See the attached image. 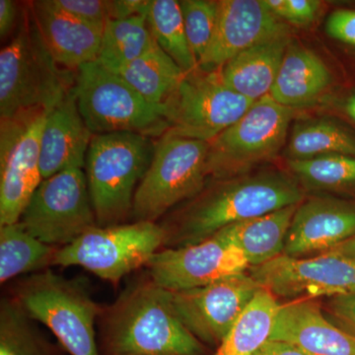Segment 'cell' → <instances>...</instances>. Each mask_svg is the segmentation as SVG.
<instances>
[{
    "label": "cell",
    "instance_id": "obj_27",
    "mask_svg": "<svg viewBox=\"0 0 355 355\" xmlns=\"http://www.w3.org/2000/svg\"><path fill=\"white\" fill-rule=\"evenodd\" d=\"M37 328L36 321L11 296L0 302V355H64Z\"/></svg>",
    "mask_w": 355,
    "mask_h": 355
},
{
    "label": "cell",
    "instance_id": "obj_14",
    "mask_svg": "<svg viewBox=\"0 0 355 355\" xmlns=\"http://www.w3.org/2000/svg\"><path fill=\"white\" fill-rule=\"evenodd\" d=\"M46 113L1 121L0 225L19 222L43 181L40 154Z\"/></svg>",
    "mask_w": 355,
    "mask_h": 355
},
{
    "label": "cell",
    "instance_id": "obj_21",
    "mask_svg": "<svg viewBox=\"0 0 355 355\" xmlns=\"http://www.w3.org/2000/svg\"><path fill=\"white\" fill-rule=\"evenodd\" d=\"M291 44L288 33L242 51L222 67V80L238 94L259 101L270 95Z\"/></svg>",
    "mask_w": 355,
    "mask_h": 355
},
{
    "label": "cell",
    "instance_id": "obj_1",
    "mask_svg": "<svg viewBox=\"0 0 355 355\" xmlns=\"http://www.w3.org/2000/svg\"><path fill=\"white\" fill-rule=\"evenodd\" d=\"M216 181L161 223L165 231L163 249L198 244L236 222L304 200V191L297 180L284 173H260Z\"/></svg>",
    "mask_w": 355,
    "mask_h": 355
},
{
    "label": "cell",
    "instance_id": "obj_33",
    "mask_svg": "<svg viewBox=\"0 0 355 355\" xmlns=\"http://www.w3.org/2000/svg\"><path fill=\"white\" fill-rule=\"evenodd\" d=\"M275 16L295 26H307L316 19L320 2L315 0H263Z\"/></svg>",
    "mask_w": 355,
    "mask_h": 355
},
{
    "label": "cell",
    "instance_id": "obj_6",
    "mask_svg": "<svg viewBox=\"0 0 355 355\" xmlns=\"http://www.w3.org/2000/svg\"><path fill=\"white\" fill-rule=\"evenodd\" d=\"M73 90L81 116L93 135L135 132L160 139L169 130L164 105L146 101L98 60L76 70Z\"/></svg>",
    "mask_w": 355,
    "mask_h": 355
},
{
    "label": "cell",
    "instance_id": "obj_22",
    "mask_svg": "<svg viewBox=\"0 0 355 355\" xmlns=\"http://www.w3.org/2000/svg\"><path fill=\"white\" fill-rule=\"evenodd\" d=\"M331 83L330 70L314 51L291 44L270 96L275 102L295 109L320 99Z\"/></svg>",
    "mask_w": 355,
    "mask_h": 355
},
{
    "label": "cell",
    "instance_id": "obj_17",
    "mask_svg": "<svg viewBox=\"0 0 355 355\" xmlns=\"http://www.w3.org/2000/svg\"><path fill=\"white\" fill-rule=\"evenodd\" d=\"M355 236V202L312 197L299 203L284 254L303 258L328 253Z\"/></svg>",
    "mask_w": 355,
    "mask_h": 355
},
{
    "label": "cell",
    "instance_id": "obj_30",
    "mask_svg": "<svg viewBox=\"0 0 355 355\" xmlns=\"http://www.w3.org/2000/svg\"><path fill=\"white\" fill-rule=\"evenodd\" d=\"M147 24L158 46L184 73L198 69L184 30L181 4L177 0H150Z\"/></svg>",
    "mask_w": 355,
    "mask_h": 355
},
{
    "label": "cell",
    "instance_id": "obj_3",
    "mask_svg": "<svg viewBox=\"0 0 355 355\" xmlns=\"http://www.w3.org/2000/svg\"><path fill=\"white\" fill-rule=\"evenodd\" d=\"M74 81L76 71L62 69L51 58L29 10L17 34L0 51L1 121L46 113Z\"/></svg>",
    "mask_w": 355,
    "mask_h": 355
},
{
    "label": "cell",
    "instance_id": "obj_34",
    "mask_svg": "<svg viewBox=\"0 0 355 355\" xmlns=\"http://www.w3.org/2000/svg\"><path fill=\"white\" fill-rule=\"evenodd\" d=\"M51 6L83 22L103 26L107 21L106 1L101 0H49Z\"/></svg>",
    "mask_w": 355,
    "mask_h": 355
},
{
    "label": "cell",
    "instance_id": "obj_26",
    "mask_svg": "<svg viewBox=\"0 0 355 355\" xmlns=\"http://www.w3.org/2000/svg\"><path fill=\"white\" fill-rule=\"evenodd\" d=\"M279 305L272 292L261 288L214 355H253L270 338Z\"/></svg>",
    "mask_w": 355,
    "mask_h": 355
},
{
    "label": "cell",
    "instance_id": "obj_18",
    "mask_svg": "<svg viewBox=\"0 0 355 355\" xmlns=\"http://www.w3.org/2000/svg\"><path fill=\"white\" fill-rule=\"evenodd\" d=\"M268 340L288 343L305 355H355V338L333 323L316 299L280 304Z\"/></svg>",
    "mask_w": 355,
    "mask_h": 355
},
{
    "label": "cell",
    "instance_id": "obj_12",
    "mask_svg": "<svg viewBox=\"0 0 355 355\" xmlns=\"http://www.w3.org/2000/svg\"><path fill=\"white\" fill-rule=\"evenodd\" d=\"M261 289L247 272L196 288L168 291L184 326L203 345L217 347Z\"/></svg>",
    "mask_w": 355,
    "mask_h": 355
},
{
    "label": "cell",
    "instance_id": "obj_41",
    "mask_svg": "<svg viewBox=\"0 0 355 355\" xmlns=\"http://www.w3.org/2000/svg\"><path fill=\"white\" fill-rule=\"evenodd\" d=\"M345 109H347V114L355 121V94L349 98Z\"/></svg>",
    "mask_w": 355,
    "mask_h": 355
},
{
    "label": "cell",
    "instance_id": "obj_24",
    "mask_svg": "<svg viewBox=\"0 0 355 355\" xmlns=\"http://www.w3.org/2000/svg\"><path fill=\"white\" fill-rule=\"evenodd\" d=\"M113 72L155 105L164 104L187 74L156 42L144 55Z\"/></svg>",
    "mask_w": 355,
    "mask_h": 355
},
{
    "label": "cell",
    "instance_id": "obj_40",
    "mask_svg": "<svg viewBox=\"0 0 355 355\" xmlns=\"http://www.w3.org/2000/svg\"><path fill=\"white\" fill-rule=\"evenodd\" d=\"M328 253L338 254V256L347 257V258L355 260V236L347 242L328 252Z\"/></svg>",
    "mask_w": 355,
    "mask_h": 355
},
{
    "label": "cell",
    "instance_id": "obj_39",
    "mask_svg": "<svg viewBox=\"0 0 355 355\" xmlns=\"http://www.w3.org/2000/svg\"><path fill=\"white\" fill-rule=\"evenodd\" d=\"M253 355H305L291 345L268 340Z\"/></svg>",
    "mask_w": 355,
    "mask_h": 355
},
{
    "label": "cell",
    "instance_id": "obj_16",
    "mask_svg": "<svg viewBox=\"0 0 355 355\" xmlns=\"http://www.w3.org/2000/svg\"><path fill=\"white\" fill-rule=\"evenodd\" d=\"M288 33L287 23L275 16L263 0H220L216 32L198 69L220 71L242 51Z\"/></svg>",
    "mask_w": 355,
    "mask_h": 355
},
{
    "label": "cell",
    "instance_id": "obj_15",
    "mask_svg": "<svg viewBox=\"0 0 355 355\" xmlns=\"http://www.w3.org/2000/svg\"><path fill=\"white\" fill-rule=\"evenodd\" d=\"M146 268L159 286L178 291L247 272L250 266L239 248L216 233L198 244L160 250Z\"/></svg>",
    "mask_w": 355,
    "mask_h": 355
},
{
    "label": "cell",
    "instance_id": "obj_10",
    "mask_svg": "<svg viewBox=\"0 0 355 355\" xmlns=\"http://www.w3.org/2000/svg\"><path fill=\"white\" fill-rule=\"evenodd\" d=\"M254 104L222 80L220 71L187 73L164 103L169 130L184 139L211 141L237 123Z\"/></svg>",
    "mask_w": 355,
    "mask_h": 355
},
{
    "label": "cell",
    "instance_id": "obj_23",
    "mask_svg": "<svg viewBox=\"0 0 355 355\" xmlns=\"http://www.w3.org/2000/svg\"><path fill=\"white\" fill-rule=\"evenodd\" d=\"M297 207L291 205L265 216L236 222L217 233L241 250L250 268L263 265L284 254Z\"/></svg>",
    "mask_w": 355,
    "mask_h": 355
},
{
    "label": "cell",
    "instance_id": "obj_13",
    "mask_svg": "<svg viewBox=\"0 0 355 355\" xmlns=\"http://www.w3.org/2000/svg\"><path fill=\"white\" fill-rule=\"evenodd\" d=\"M248 272L261 288L291 301L355 293V260L335 254L311 258L282 254Z\"/></svg>",
    "mask_w": 355,
    "mask_h": 355
},
{
    "label": "cell",
    "instance_id": "obj_25",
    "mask_svg": "<svg viewBox=\"0 0 355 355\" xmlns=\"http://www.w3.org/2000/svg\"><path fill=\"white\" fill-rule=\"evenodd\" d=\"M58 250L40 241L20 222L0 225V282L49 270Z\"/></svg>",
    "mask_w": 355,
    "mask_h": 355
},
{
    "label": "cell",
    "instance_id": "obj_2",
    "mask_svg": "<svg viewBox=\"0 0 355 355\" xmlns=\"http://www.w3.org/2000/svg\"><path fill=\"white\" fill-rule=\"evenodd\" d=\"M100 355H207L180 321L169 291L148 275L128 284L99 318Z\"/></svg>",
    "mask_w": 355,
    "mask_h": 355
},
{
    "label": "cell",
    "instance_id": "obj_8",
    "mask_svg": "<svg viewBox=\"0 0 355 355\" xmlns=\"http://www.w3.org/2000/svg\"><path fill=\"white\" fill-rule=\"evenodd\" d=\"M164 243V228L157 222L96 226L71 244L58 248L53 266H81L118 286L123 277L147 266Z\"/></svg>",
    "mask_w": 355,
    "mask_h": 355
},
{
    "label": "cell",
    "instance_id": "obj_35",
    "mask_svg": "<svg viewBox=\"0 0 355 355\" xmlns=\"http://www.w3.org/2000/svg\"><path fill=\"white\" fill-rule=\"evenodd\" d=\"M326 312L333 323L355 338V293L329 298Z\"/></svg>",
    "mask_w": 355,
    "mask_h": 355
},
{
    "label": "cell",
    "instance_id": "obj_9",
    "mask_svg": "<svg viewBox=\"0 0 355 355\" xmlns=\"http://www.w3.org/2000/svg\"><path fill=\"white\" fill-rule=\"evenodd\" d=\"M294 109L266 95L237 123L209 141L207 173L214 180L240 177L254 166L272 160L286 141Z\"/></svg>",
    "mask_w": 355,
    "mask_h": 355
},
{
    "label": "cell",
    "instance_id": "obj_5",
    "mask_svg": "<svg viewBox=\"0 0 355 355\" xmlns=\"http://www.w3.org/2000/svg\"><path fill=\"white\" fill-rule=\"evenodd\" d=\"M155 144L135 132L93 135L85 172L98 226L132 219L135 191L153 160Z\"/></svg>",
    "mask_w": 355,
    "mask_h": 355
},
{
    "label": "cell",
    "instance_id": "obj_20",
    "mask_svg": "<svg viewBox=\"0 0 355 355\" xmlns=\"http://www.w3.org/2000/svg\"><path fill=\"white\" fill-rule=\"evenodd\" d=\"M93 133L84 123L77 107L73 87L46 113L41 137L43 180L70 168L85 167Z\"/></svg>",
    "mask_w": 355,
    "mask_h": 355
},
{
    "label": "cell",
    "instance_id": "obj_32",
    "mask_svg": "<svg viewBox=\"0 0 355 355\" xmlns=\"http://www.w3.org/2000/svg\"><path fill=\"white\" fill-rule=\"evenodd\" d=\"M180 4L187 38L198 64H200L209 50L216 32L218 1L183 0Z\"/></svg>",
    "mask_w": 355,
    "mask_h": 355
},
{
    "label": "cell",
    "instance_id": "obj_37",
    "mask_svg": "<svg viewBox=\"0 0 355 355\" xmlns=\"http://www.w3.org/2000/svg\"><path fill=\"white\" fill-rule=\"evenodd\" d=\"M107 20H121L137 15H147L150 0H113L106 1Z\"/></svg>",
    "mask_w": 355,
    "mask_h": 355
},
{
    "label": "cell",
    "instance_id": "obj_28",
    "mask_svg": "<svg viewBox=\"0 0 355 355\" xmlns=\"http://www.w3.org/2000/svg\"><path fill=\"white\" fill-rule=\"evenodd\" d=\"M147 15L107 20L98 62L116 71L151 50L155 40L147 24Z\"/></svg>",
    "mask_w": 355,
    "mask_h": 355
},
{
    "label": "cell",
    "instance_id": "obj_29",
    "mask_svg": "<svg viewBox=\"0 0 355 355\" xmlns=\"http://www.w3.org/2000/svg\"><path fill=\"white\" fill-rule=\"evenodd\" d=\"M355 157V137L329 120L305 121L295 125L286 147L288 160H303L329 155Z\"/></svg>",
    "mask_w": 355,
    "mask_h": 355
},
{
    "label": "cell",
    "instance_id": "obj_36",
    "mask_svg": "<svg viewBox=\"0 0 355 355\" xmlns=\"http://www.w3.org/2000/svg\"><path fill=\"white\" fill-rule=\"evenodd\" d=\"M326 32L331 38L355 46V10L334 11L327 20Z\"/></svg>",
    "mask_w": 355,
    "mask_h": 355
},
{
    "label": "cell",
    "instance_id": "obj_31",
    "mask_svg": "<svg viewBox=\"0 0 355 355\" xmlns=\"http://www.w3.org/2000/svg\"><path fill=\"white\" fill-rule=\"evenodd\" d=\"M293 177L311 191H340L355 187V157L329 154L303 160H288Z\"/></svg>",
    "mask_w": 355,
    "mask_h": 355
},
{
    "label": "cell",
    "instance_id": "obj_19",
    "mask_svg": "<svg viewBox=\"0 0 355 355\" xmlns=\"http://www.w3.org/2000/svg\"><path fill=\"white\" fill-rule=\"evenodd\" d=\"M30 11L49 53L60 67L76 71L83 65L98 60L103 26L83 22L60 12L49 0L33 1Z\"/></svg>",
    "mask_w": 355,
    "mask_h": 355
},
{
    "label": "cell",
    "instance_id": "obj_7",
    "mask_svg": "<svg viewBox=\"0 0 355 355\" xmlns=\"http://www.w3.org/2000/svg\"><path fill=\"white\" fill-rule=\"evenodd\" d=\"M209 144L165 133L135 191L133 221L156 222L180 202L198 196L209 181Z\"/></svg>",
    "mask_w": 355,
    "mask_h": 355
},
{
    "label": "cell",
    "instance_id": "obj_11",
    "mask_svg": "<svg viewBox=\"0 0 355 355\" xmlns=\"http://www.w3.org/2000/svg\"><path fill=\"white\" fill-rule=\"evenodd\" d=\"M19 222L40 241L57 248L98 226L84 169L70 168L44 179Z\"/></svg>",
    "mask_w": 355,
    "mask_h": 355
},
{
    "label": "cell",
    "instance_id": "obj_4",
    "mask_svg": "<svg viewBox=\"0 0 355 355\" xmlns=\"http://www.w3.org/2000/svg\"><path fill=\"white\" fill-rule=\"evenodd\" d=\"M10 296L55 335L67 354L100 355L96 324L104 306L96 302L83 279H67L49 268L21 279Z\"/></svg>",
    "mask_w": 355,
    "mask_h": 355
},
{
    "label": "cell",
    "instance_id": "obj_38",
    "mask_svg": "<svg viewBox=\"0 0 355 355\" xmlns=\"http://www.w3.org/2000/svg\"><path fill=\"white\" fill-rule=\"evenodd\" d=\"M18 6L12 0H0V37L7 38L17 23Z\"/></svg>",
    "mask_w": 355,
    "mask_h": 355
}]
</instances>
